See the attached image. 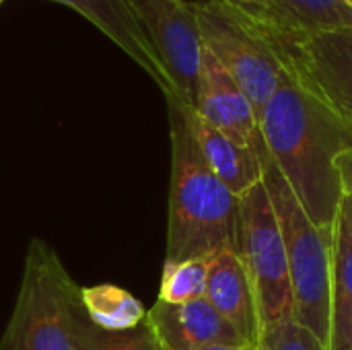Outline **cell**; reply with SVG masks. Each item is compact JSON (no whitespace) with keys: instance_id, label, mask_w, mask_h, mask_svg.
Here are the masks:
<instances>
[{"instance_id":"ac0fdd59","label":"cell","mask_w":352,"mask_h":350,"mask_svg":"<svg viewBox=\"0 0 352 350\" xmlns=\"http://www.w3.org/2000/svg\"><path fill=\"white\" fill-rule=\"evenodd\" d=\"M208 258L184 260V262H165L159 301L163 303H190L206 297L208 283Z\"/></svg>"},{"instance_id":"7a4b0ae2","label":"cell","mask_w":352,"mask_h":350,"mask_svg":"<svg viewBox=\"0 0 352 350\" xmlns=\"http://www.w3.org/2000/svg\"><path fill=\"white\" fill-rule=\"evenodd\" d=\"M167 99L171 138V186L165 262L214 258L237 252L239 196L206 165L184 116V103Z\"/></svg>"},{"instance_id":"9a60e30c","label":"cell","mask_w":352,"mask_h":350,"mask_svg":"<svg viewBox=\"0 0 352 350\" xmlns=\"http://www.w3.org/2000/svg\"><path fill=\"white\" fill-rule=\"evenodd\" d=\"M80 305L101 330H130L144 322L146 309L128 291L116 285H95L80 289Z\"/></svg>"},{"instance_id":"ba28073f","label":"cell","mask_w":352,"mask_h":350,"mask_svg":"<svg viewBox=\"0 0 352 350\" xmlns=\"http://www.w3.org/2000/svg\"><path fill=\"white\" fill-rule=\"evenodd\" d=\"M136 21L157 50L173 97L194 107L202 62V37L194 4L186 0H126Z\"/></svg>"},{"instance_id":"7c38bea8","label":"cell","mask_w":352,"mask_h":350,"mask_svg":"<svg viewBox=\"0 0 352 350\" xmlns=\"http://www.w3.org/2000/svg\"><path fill=\"white\" fill-rule=\"evenodd\" d=\"M204 299L241 334L248 344H260L262 328L254 287L243 260L235 250H225L210 258Z\"/></svg>"},{"instance_id":"277c9868","label":"cell","mask_w":352,"mask_h":350,"mask_svg":"<svg viewBox=\"0 0 352 350\" xmlns=\"http://www.w3.org/2000/svg\"><path fill=\"white\" fill-rule=\"evenodd\" d=\"M264 186L276 210L287 248L295 320L309 328L330 349L332 314V235L324 233L305 212L283 173L272 163L266 146L262 151Z\"/></svg>"},{"instance_id":"9c48e42d","label":"cell","mask_w":352,"mask_h":350,"mask_svg":"<svg viewBox=\"0 0 352 350\" xmlns=\"http://www.w3.org/2000/svg\"><path fill=\"white\" fill-rule=\"evenodd\" d=\"M194 109L214 128L237 142L262 149L260 122L241 87L225 70V66L204 47L198 76V93Z\"/></svg>"},{"instance_id":"3957f363","label":"cell","mask_w":352,"mask_h":350,"mask_svg":"<svg viewBox=\"0 0 352 350\" xmlns=\"http://www.w3.org/2000/svg\"><path fill=\"white\" fill-rule=\"evenodd\" d=\"M78 305L80 289L54 248L31 239L0 350H78Z\"/></svg>"},{"instance_id":"ffe728a7","label":"cell","mask_w":352,"mask_h":350,"mask_svg":"<svg viewBox=\"0 0 352 350\" xmlns=\"http://www.w3.org/2000/svg\"><path fill=\"white\" fill-rule=\"evenodd\" d=\"M227 2L231 6L239 8L252 21H260V23H274V21H278V17L272 10L270 0H227Z\"/></svg>"},{"instance_id":"30bf717a","label":"cell","mask_w":352,"mask_h":350,"mask_svg":"<svg viewBox=\"0 0 352 350\" xmlns=\"http://www.w3.org/2000/svg\"><path fill=\"white\" fill-rule=\"evenodd\" d=\"M146 322L165 350H202L217 344H248L206 299L177 305L157 299V303L146 311Z\"/></svg>"},{"instance_id":"e0dca14e","label":"cell","mask_w":352,"mask_h":350,"mask_svg":"<svg viewBox=\"0 0 352 350\" xmlns=\"http://www.w3.org/2000/svg\"><path fill=\"white\" fill-rule=\"evenodd\" d=\"M76 344L78 350H165L146 318L136 328L111 332L91 324L82 305L76 311Z\"/></svg>"},{"instance_id":"d4e9b609","label":"cell","mask_w":352,"mask_h":350,"mask_svg":"<svg viewBox=\"0 0 352 350\" xmlns=\"http://www.w3.org/2000/svg\"><path fill=\"white\" fill-rule=\"evenodd\" d=\"M0 2H2V0H0Z\"/></svg>"},{"instance_id":"5b68a950","label":"cell","mask_w":352,"mask_h":350,"mask_svg":"<svg viewBox=\"0 0 352 350\" xmlns=\"http://www.w3.org/2000/svg\"><path fill=\"white\" fill-rule=\"evenodd\" d=\"M248 21L270 43L283 70L352 132V27L303 33L278 21Z\"/></svg>"},{"instance_id":"44dd1931","label":"cell","mask_w":352,"mask_h":350,"mask_svg":"<svg viewBox=\"0 0 352 350\" xmlns=\"http://www.w3.org/2000/svg\"><path fill=\"white\" fill-rule=\"evenodd\" d=\"M336 167L340 171V182H342V192L352 200V149L344 151L336 159Z\"/></svg>"},{"instance_id":"52a82bcc","label":"cell","mask_w":352,"mask_h":350,"mask_svg":"<svg viewBox=\"0 0 352 350\" xmlns=\"http://www.w3.org/2000/svg\"><path fill=\"white\" fill-rule=\"evenodd\" d=\"M192 4L202 45L241 87L260 122L283 74L278 56L252 27L248 17L227 0H200Z\"/></svg>"},{"instance_id":"6da1fadb","label":"cell","mask_w":352,"mask_h":350,"mask_svg":"<svg viewBox=\"0 0 352 350\" xmlns=\"http://www.w3.org/2000/svg\"><path fill=\"white\" fill-rule=\"evenodd\" d=\"M260 134L309 219L328 235L334 231L342 200L336 159L352 149V132L285 70L270 97Z\"/></svg>"},{"instance_id":"7402d4cb","label":"cell","mask_w":352,"mask_h":350,"mask_svg":"<svg viewBox=\"0 0 352 350\" xmlns=\"http://www.w3.org/2000/svg\"><path fill=\"white\" fill-rule=\"evenodd\" d=\"M202 350H256V347H250V344H243V347H229V344H217V347H208V349Z\"/></svg>"},{"instance_id":"d6986e66","label":"cell","mask_w":352,"mask_h":350,"mask_svg":"<svg viewBox=\"0 0 352 350\" xmlns=\"http://www.w3.org/2000/svg\"><path fill=\"white\" fill-rule=\"evenodd\" d=\"M260 342H264L268 350H330L322 338L301 326L295 318L270 326Z\"/></svg>"},{"instance_id":"2e32d148","label":"cell","mask_w":352,"mask_h":350,"mask_svg":"<svg viewBox=\"0 0 352 350\" xmlns=\"http://www.w3.org/2000/svg\"><path fill=\"white\" fill-rule=\"evenodd\" d=\"M278 23L303 31H336L352 27V8L344 0H270Z\"/></svg>"},{"instance_id":"603a6c76","label":"cell","mask_w":352,"mask_h":350,"mask_svg":"<svg viewBox=\"0 0 352 350\" xmlns=\"http://www.w3.org/2000/svg\"><path fill=\"white\" fill-rule=\"evenodd\" d=\"M256 350H268V349H266V344H264V342H260V344L256 347Z\"/></svg>"},{"instance_id":"cb8c5ba5","label":"cell","mask_w":352,"mask_h":350,"mask_svg":"<svg viewBox=\"0 0 352 350\" xmlns=\"http://www.w3.org/2000/svg\"><path fill=\"white\" fill-rule=\"evenodd\" d=\"M344 2H346V4H349V6L352 8V0H344Z\"/></svg>"},{"instance_id":"8fae6325","label":"cell","mask_w":352,"mask_h":350,"mask_svg":"<svg viewBox=\"0 0 352 350\" xmlns=\"http://www.w3.org/2000/svg\"><path fill=\"white\" fill-rule=\"evenodd\" d=\"M52 2L66 4L76 12H80L85 19H89L159 85L165 97H173L169 74L126 0H52Z\"/></svg>"},{"instance_id":"4fadbf2b","label":"cell","mask_w":352,"mask_h":350,"mask_svg":"<svg viewBox=\"0 0 352 350\" xmlns=\"http://www.w3.org/2000/svg\"><path fill=\"white\" fill-rule=\"evenodd\" d=\"M188 128L210 171L235 194L241 196L264 179L262 149L245 146L210 126L194 107L184 105Z\"/></svg>"},{"instance_id":"8992f818","label":"cell","mask_w":352,"mask_h":350,"mask_svg":"<svg viewBox=\"0 0 352 350\" xmlns=\"http://www.w3.org/2000/svg\"><path fill=\"white\" fill-rule=\"evenodd\" d=\"M237 254L254 287L264 336L270 326L295 318L287 248L264 179L239 196Z\"/></svg>"},{"instance_id":"5bb4252c","label":"cell","mask_w":352,"mask_h":350,"mask_svg":"<svg viewBox=\"0 0 352 350\" xmlns=\"http://www.w3.org/2000/svg\"><path fill=\"white\" fill-rule=\"evenodd\" d=\"M330 350H352V200L344 192L332 231Z\"/></svg>"}]
</instances>
